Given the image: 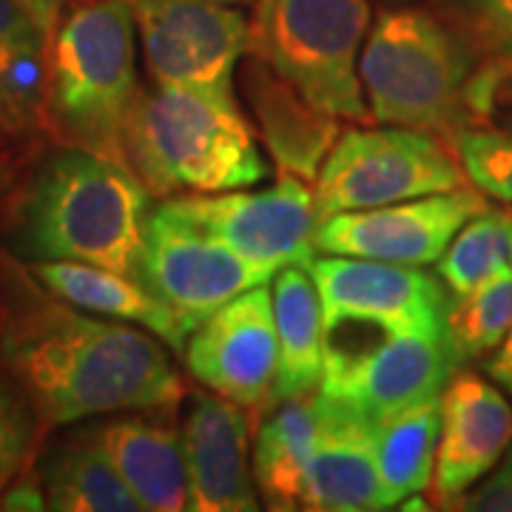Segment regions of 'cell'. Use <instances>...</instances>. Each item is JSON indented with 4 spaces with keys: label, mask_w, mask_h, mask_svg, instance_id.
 <instances>
[{
    "label": "cell",
    "mask_w": 512,
    "mask_h": 512,
    "mask_svg": "<svg viewBox=\"0 0 512 512\" xmlns=\"http://www.w3.org/2000/svg\"><path fill=\"white\" fill-rule=\"evenodd\" d=\"M220 3H228V6H251L256 0H220Z\"/></svg>",
    "instance_id": "8d00e7d4"
},
{
    "label": "cell",
    "mask_w": 512,
    "mask_h": 512,
    "mask_svg": "<svg viewBox=\"0 0 512 512\" xmlns=\"http://www.w3.org/2000/svg\"><path fill=\"white\" fill-rule=\"evenodd\" d=\"M512 333V271L467 296H453L444 336L456 365L493 353Z\"/></svg>",
    "instance_id": "484cf974"
},
{
    "label": "cell",
    "mask_w": 512,
    "mask_h": 512,
    "mask_svg": "<svg viewBox=\"0 0 512 512\" xmlns=\"http://www.w3.org/2000/svg\"><path fill=\"white\" fill-rule=\"evenodd\" d=\"M504 66H493L450 20L421 6H384L359 57L370 120L453 143L487 123Z\"/></svg>",
    "instance_id": "3957f363"
},
{
    "label": "cell",
    "mask_w": 512,
    "mask_h": 512,
    "mask_svg": "<svg viewBox=\"0 0 512 512\" xmlns=\"http://www.w3.org/2000/svg\"><path fill=\"white\" fill-rule=\"evenodd\" d=\"M447 336H387L367 348L325 342L319 390L350 407L370 430L419 404L441 399L456 373Z\"/></svg>",
    "instance_id": "30bf717a"
},
{
    "label": "cell",
    "mask_w": 512,
    "mask_h": 512,
    "mask_svg": "<svg viewBox=\"0 0 512 512\" xmlns=\"http://www.w3.org/2000/svg\"><path fill=\"white\" fill-rule=\"evenodd\" d=\"M254 441V481L268 510H302V478L330 424L328 396L311 393L268 404Z\"/></svg>",
    "instance_id": "ffe728a7"
},
{
    "label": "cell",
    "mask_w": 512,
    "mask_h": 512,
    "mask_svg": "<svg viewBox=\"0 0 512 512\" xmlns=\"http://www.w3.org/2000/svg\"><path fill=\"white\" fill-rule=\"evenodd\" d=\"M487 123H493V128H498V131L512 134V69L501 74V80L495 86L493 106H490Z\"/></svg>",
    "instance_id": "1f68e13d"
},
{
    "label": "cell",
    "mask_w": 512,
    "mask_h": 512,
    "mask_svg": "<svg viewBox=\"0 0 512 512\" xmlns=\"http://www.w3.org/2000/svg\"><path fill=\"white\" fill-rule=\"evenodd\" d=\"M276 379L271 402L311 393L325 373V316L308 265H285L274 276Z\"/></svg>",
    "instance_id": "7402d4cb"
},
{
    "label": "cell",
    "mask_w": 512,
    "mask_h": 512,
    "mask_svg": "<svg viewBox=\"0 0 512 512\" xmlns=\"http://www.w3.org/2000/svg\"><path fill=\"white\" fill-rule=\"evenodd\" d=\"M237 72H242L248 109L254 114L259 137L271 151L279 174H293L305 183H316L328 151L342 134L339 117L308 103L256 52L245 55V63Z\"/></svg>",
    "instance_id": "ac0fdd59"
},
{
    "label": "cell",
    "mask_w": 512,
    "mask_h": 512,
    "mask_svg": "<svg viewBox=\"0 0 512 512\" xmlns=\"http://www.w3.org/2000/svg\"><path fill=\"white\" fill-rule=\"evenodd\" d=\"M185 367L208 390L245 410L271 402L276 379L274 296L256 285L202 319L185 342Z\"/></svg>",
    "instance_id": "5bb4252c"
},
{
    "label": "cell",
    "mask_w": 512,
    "mask_h": 512,
    "mask_svg": "<svg viewBox=\"0 0 512 512\" xmlns=\"http://www.w3.org/2000/svg\"><path fill=\"white\" fill-rule=\"evenodd\" d=\"M512 444V404L495 382L456 370L441 390V430L430 490L439 507L456 501L493 470Z\"/></svg>",
    "instance_id": "2e32d148"
},
{
    "label": "cell",
    "mask_w": 512,
    "mask_h": 512,
    "mask_svg": "<svg viewBox=\"0 0 512 512\" xmlns=\"http://www.w3.org/2000/svg\"><path fill=\"white\" fill-rule=\"evenodd\" d=\"M467 512H512V444L487 476L456 501Z\"/></svg>",
    "instance_id": "f546056e"
},
{
    "label": "cell",
    "mask_w": 512,
    "mask_h": 512,
    "mask_svg": "<svg viewBox=\"0 0 512 512\" xmlns=\"http://www.w3.org/2000/svg\"><path fill=\"white\" fill-rule=\"evenodd\" d=\"M441 9L487 63L512 69V0H441Z\"/></svg>",
    "instance_id": "f1b7e54d"
},
{
    "label": "cell",
    "mask_w": 512,
    "mask_h": 512,
    "mask_svg": "<svg viewBox=\"0 0 512 512\" xmlns=\"http://www.w3.org/2000/svg\"><path fill=\"white\" fill-rule=\"evenodd\" d=\"M484 208H490L487 194L461 185L416 200L330 214L316 225L313 245L319 254L424 268L439 262L453 237Z\"/></svg>",
    "instance_id": "4fadbf2b"
},
{
    "label": "cell",
    "mask_w": 512,
    "mask_h": 512,
    "mask_svg": "<svg viewBox=\"0 0 512 512\" xmlns=\"http://www.w3.org/2000/svg\"><path fill=\"white\" fill-rule=\"evenodd\" d=\"M126 0H80L49 40L43 128L63 146L126 163V126L137 103V43ZM128 165V163H126Z\"/></svg>",
    "instance_id": "5b68a950"
},
{
    "label": "cell",
    "mask_w": 512,
    "mask_h": 512,
    "mask_svg": "<svg viewBox=\"0 0 512 512\" xmlns=\"http://www.w3.org/2000/svg\"><path fill=\"white\" fill-rule=\"evenodd\" d=\"M484 373L512 399V333L490 353Z\"/></svg>",
    "instance_id": "d6a6232c"
},
{
    "label": "cell",
    "mask_w": 512,
    "mask_h": 512,
    "mask_svg": "<svg viewBox=\"0 0 512 512\" xmlns=\"http://www.w3.org/2000/svg\"><path fill=\"white\" fill-rule=\"evenodd\" d=\"M37 478L46 510L55 512H143L131 495L94 427L74 430L40 458Z\"/></svg>",
    "instance_id": "603a6c76"
},
{
    "label": "cell",
    "mask_w": 512,
    "mask_h": 512,
    "mask_svg": "<svg viewBox=\"0 0 512 512\" xmlns=\"http://www.w3.org/2000/svg\"><path fill=\"white\" fill-rule=\"evenodd\" d=\"M453 148L478 191L512 205V134L487 126L464 128Z\"/></svg>",
    "instance_id": "83f0119b"
},
{
    "label": "cell",
    "mask_w": 512,
    "mask_h": 512,
    "mask_svg": "<svg viewBox=\"0 0 512 512\" xmlns=\"http://www.w3.org/2000/svg\"><path fill=\"white\" fill-rule=\"evenodd\" d=\"M183 453L191 512H254L259 490L245 407L214 390L191 393L183 421Z\"/></svg>",
    "instance_id": "9a60e30c"
},
{
    "label": "cell",
    "mask_w": 512,
    "mask_h": 512,
    "mask_svg": "<svg viewBox=\"0 0 512 512\" xmlns=\"http://www.w3.org/2000/svg\"><path fill=\"white\" fill-rule=\"evenodd\" d=\"M29 268L49 291H55L77 308L148 330L174 353L185 350L191 328L157 293L148 291L143 282L100 265L69 262V259L29 262Z\"/></svg>",
    "instance_id": "44dd1931"
},
{
    "label": "cell",
    "mask_w": 512,
    "mask_h": 512,
    "mask_svg": "<svg viewBox=\"0 0 512 512\" xmlns=\"http://www.w3.org/2000/svg\"><path fill=\"white\" fill-rule=\"evenodd\" d=\"M163 205L177 217L220 239L237 254L262 265H296L311 262L316 237V202L305 180L279 174L265 191H220V194H174Z\"/></svg>",
    "instance_id": "7c38bea8"
},
{
    "label": "cell",
    "mask_w": 512,
    "mask_h": 512,
    "mask_svg": "<svg viewBox=\"0 0 512 512\" xmlns=\"http://www.w3.org/2000/svg\"><path fill=\"white\" fill-rule=\"evenodd\" d=\"M94 430L143 512L188 510V473L177 404L114 413V419L94 424Z\"/></svg>",
    "instance_id": "e0dca14e"
},
{
    "label": "cell",
    "mask_w": 512,
    "mask_h": 512,
    "mask_svg": "<svg viewBox=\"0 0 512 512\" xmlns=\"http://www.w3.org/2000/svg\"><path fill=\"white\" fill-rule=\"evenodd\" d=\"M382 6H407V3H416V0H379Z\"/></svg>",
    "instance_id": "d590c367"
},
{
    "label": "cell",
    "mask_w": 512,
    "mask_h": 512,
    "mask_svg": "<svg viewBox=\"0 0 512 512\" xmlns=\"http://www.w3.org/2000/svg\"><path fill=\"white\" fill-rule=\"evenodd\" d=\"M311 271L325 330L362 325L387 336H439L453 293L413 265L359 256H313Z\"/></svg>",
    "instance_id": "8fae6325"
},
{
    "label": "cell",
    "mask_w": 512,
    "mask_h": 512,
    "mask_svg": "<svg viewBox=\"0 0 512 512\" xmlns=\"http://www.w3.org/2000/svg\"><path fill=\"white\" fill-rule=\"evenodd\" d=\"M43 424L15 379L0 373V493L29 473Z\"/></svg>",
    "instance_id": "4316f807"
},
{
    "label": "cell",
    "mask_w": 512,
    "mask_h": 512,
    "mask_svg": "<svg viewBox=\"0 0 512 512\" xmlns=\"http://www.w3.org/2000/svg\"><path fill=\"white\" fill-rule=\"evenodd\" d=\"M271 6H274V0H256V15L254 20H251V43L265 32V26H268V15H271Z\"/></svg>",
    "instance_id": "e575fe53"
},
{
    "label": "cell",
    "mask_w": 512,
    "mask_h": 512,
    "mask_svg": "<svg viewBox=\"0 0 512 512\" xmlns=\"http://www.w3.org/2000/svg\"><path fill=\"white\" fill-rule=\"evenodd\" d=\"M148 214L151 191L126 163L60 143L3 194L0 234L26 262H89L137 279Z\"/></svg>",
    "instance_id": "7a4b0ae2"
},
{
    "label": "cell",
    "mask_w": 512,
    "mask_h": 512,
    "mask_svg": "<svg viewBox=\"0 0 512 512\" xmlns=\"http://www.w3.org/2000/svg\"><path fill=\"white\" fill-rule=\"evenodd\" d=\"M370 0H274L248 52L262 55L308 103L339 120H370L359 57Z\"/></svg>",
    "instance_id": "8992f818"
},
{
    "label": "cell",
    "mask_w": 512,
    "mask_h": 512,
    "mask_svg": "<svg viewBox=\"0 0 512 512\" xmlns=\"http://www.w3.org/2000/svg\"><path fill=\"white\" fill-rule=\"evenodd\" d=\"M453 143L407 126L348 128L336 137L316 174V214L416 200L467 185Z\"/></svg>",
    "instance_id": "52a82bcc"
},
{
    "label": "cell",
    "mask_w": 512,
    "mask_h": 512,
    "mask_svg": "<svg viewBox=\"0 0 512 512\" xmlns=\"http://www.w3.org/2000/svg\"><path fill=\"white\" fill-rule=\"evenodd\" d=\"M439 430L441 399L419 404L373 430V456L387 510L430 487L436 470Z\"/></svg>",
    "instance_id": "cb8c5ba5"
},
{
    "label": "cell",
    "mask_w": 512,
    "mask_h": 512,
    "mask_svg": "<svg viewBox=\"0 0 512 512\" xmlns=\"http://www.w3.org/2000/svg\"><path fill=\"white\" fill-rule=\"evenodd\" d=\"M18 3L32 15V20L40 26V32L46 35V40H52L60 18L80 0H18Z\"/></svg>",
    "instance_id": "4dcf8cb0"
},
{
    "label": "cell",
    "mask_w": 512,
    "mask_h": 512,
    "mask_svg": "<svg viewBox=\"0 0 512 512\" xmlns=\"http://www.w3.org/2000/svg\"><path fill=\"white\" fill-rule=\"evenodd\" d=\"M276 271L282 268L254 262L220 239L202 234L163 202L148 214L137 279L191 330L239 293L268 285Z\"/></svg>",
    "instance_id": "9c48e42d"
},
{
    "label": "cell",
    "mask_w": 512,
    "mask_h": 512,
    "mask_svg": "<svg viewBox=\"0 0 512 512\" xmlns=\"http://www.w3.org/2000/svg\"><path fill=\"white\" fill-rule=\"evenodd\" d=\"M123 148L128 168L151 197L220 194L268 177L237 97L197 86L154 83L137 94Z\"/></svg>",
    "instance_id": "277c9868"
},
{
    "label": "cell",
    "mask_w": 512,
    "mask_h": 512,
    "mask_svg": "<svg viewBox=\"0 0 512 512\" xmlns=\"http://www.w3.org/2000/svg\"><path fill=\"white\" fill-rule=\"evenodd\" d=\"M328 402V430L316 444L302 478V510H387L373 456V430L342 402L330 396Z\"/></svg>",
    "instance_id": "d6986e66"
},
{
    "label": "cell",
    "mask_w": 512,
    "mask_h": 512,
    "mask_svg": "<svg viewBox=\"0 0 512 512\" xmlns=\"http://www.w3.org/2000/svg\"><path fill=\"white\" fill-rule=\"evenodd\" d=\"M23 168H26L23 151H18V146H12V137H0V200L12 185L18 183Z\"/></svg>",
    "instance_id": "836d02e7"
},
{
    "label": "cell",
    "mask_w": 512,
    "mask_h": 512,
    "mask_svg": "<svg viewBox=\"0 0 512 512\" xmlns=\"http://www.w3.org/2000/svg\"><path fill=\"white\" fill-rule=\"evenodd\" d=\"M453 296H467L512 271V208H484L458 231L439 262Z\"/></svg>",
    "instance_id": "d4e9b609"
},
{
    "label": "cell",
    "mask_w": 512,
    "mask_h": 512,
    "mask_svg": "<svg viewBox=\"0 0 512 512\" xmlns=\"http://www.w3.org/2000/svg\"><path fill=\"white\" fill-rule=\"evenodd\" d=\"M148 74L160 86L234 94L251 49V20L220 0H126Z\"/></svg>",
    "instance_id": "ba28073f"
},
{
    "label": "cell",
    "mask_w": 512,
    "mask_h": 512,
    "mask_svg": "<svg viewBox=\"0 0 512 512\" xmlns=\"http://www.w3.org/2000/svg\"><path fill=\"white\" fill-rule=\"evenodd\" d=\"M0 362L43 427L183 399V382L154 333L66 302L3 245Z\"/></svg>",
    "instance_id": "6da1fadb"
},
{
    "label": "cell",
    "mask_w": 512,
    "mask_h": 512,
    "mask_svg": "<svg viewBox=\"0 0 512 512\" xmlns=\"http://www.w3.org/2000/svg\"><path fill=\"white\" fill-rule=\"evenodd\" d=\"M18 49H20V46H18ZM3 52H6V49H0V55H3Z\"/></svg>",
    "instance_id": "74e56055"
}]
</instances>
